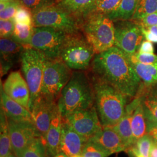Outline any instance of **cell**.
Wrapping results in <instances>:
<instances>
[{
	"label": "cell",
	"instance_id": "1",
	"mask_svg": "<svg viewBox=\"0 0 157 157\" xmlns=\"http://www.w3.org/2000/svg\"><path fill=\"white\" fill-rule=\"evenodd\" d=\"M94 76L111 84L128 97H135L141 81L128 56L118 47L96 54L91 67Z\"/></svg>",
	"mask_w": 157,
	"mask_h": 157
},
{
	"label": "cell",
	"instance_id": "2",
	"mask_svg": "<svg viewBox=\"0 0 157 157\" xmlns=\"http://www.w3.org/2000/svg\"><path fill=\"white\" fill-rule=\"evenodd\" d=\"M94 107L102 128L114 126L123 117L127 105V96L101 79L93 76Z\"/></svg>",
	"mask_w": 157,
	"mask_h": 157
},
{
	"label": "cell",
	"instance_id": "3",
	"mask_svg": "<svg viewBox=\"0 0 157 157\" xmlns=\"http://www.w3.org/2000/svg\"><path fill=\"white\" fill-rule=\"evenodd\" d=\"M83 71H75L62 89L57 101L62 118L94 105V93L91 78Z\"/></svg>",
	"mask_w": 157,
	"mask_h": 157
},
{
	"label": "cell",
	"instance_id": "4",
	"mask_svg": "<svg viewBox=\"0 0 157 157\" xmlns=\"http://www.w3.org/2000/svg\"><path fill=\"white\" fill-rule=\"evenodd\" d=\"M81 30L95 54L108 50L115 44V24L106 15L92 13L81 23Z\"/></svg>",
	"mask_w": 157,
	"mask_h": 157
},
{
	"label": "cell",
	"instance_id": "5",
	"mask_svg": "<svg viewBox=\"0 0 157 157\" xmlns=\"http://www.w3.org/2000/svg\"><path fill=\"white\" fill-rule=\"evenodd\" d=\"M72 69L60 58L45 56L40 96L57 102L62 89L72 75Z\"/></svg>",
	"mask_w": 157,
	"mask_h": 157
},
{
	"label": "cell",
	"instance_id": "6",
	"mask_svg": "<svg viewBox=\"0 0 157 157\" xmlns=\"http://www.w3.org/2000/svg\"><path fill=\"white\" fill-rule=\"evenodd\" d=\"M45 58L42 52L30 47H26L21 56L22 71L30 90V111L40 95Z\"/></svg>",
	"mask_w": 157,
	"mask_h": 157
},
{
	"label": "cell",
	"instance_id": "7",
	"mask_svg": "<svg viewBox=\"0 0 157 157\" xmlns=\"http://www.w3.org/2000/svg\"><path fill=\"white\" fill-rule=\"evenodd\" d=\"M95 54L93 46L78 33L67 36L59 58L72 70L85 71L91 67Z\"/></svg>",
	"mask_w": 157,
	"mask_h": 157
},
{
	"label": "cell",
	"instance_id": "8",
	"mask_svg": "<svg viewBox=\"0 0 157 157\" xmlns=\"http://www.w3.org/2000/svg\"><path fill=\"white\" fill-rule=\"evenodd\" d=\"M34 27H50L67 34L80 33L81 23L75 17L55 4L32 12Z\"/></svg>",
	"mask_w": 157,
	"mask_h": 157
},
{
	"label": "cell",
	"instance_id": "9",
	"mask_svg": "<svg viewBox=\"0 0 157 157\" xmlns=\"http://www.w3.org/2000/svg\"><path fill=\"white\" fill-rule=\"evenodd\" d=\"M69 34L50 27H34L29 47L50 58H59L62 47Z\"/></svg>",
	"mask_w": 157,
	"mask_h": 157
},
{
	"label": "cell",
	"instance_id": "10",
	"mask_svg": "<svg viewBox=\"0 0 157 157\" xmlns=\"http://www.w3.org/2000/svg\"><path fill=\"white\" fill-rule=\"evenodd\" d=\"M114 46L128 56L135 54L144 41L140 25L133 20L115 22Z\"/></svg>",
	"mask_w": 157,
	"mask_h": 157
},
{
	"label": "cell",
	"instance_id": "11",
	"mask_svg": "<svg viewBox=\"0 0 157 157\" xmlns=\"http://www.w3.org/2000/svg\"><path fill=\"white\" fill-rule=\"evenodd\" d=\"M7 119L13 154L17 157H21L32 141L41 136L33 121Z\"/></svg>",
	"mask_w": 157,
	"mask_h": 157
},
{
	"label": "cell",
	"instance_id": "12",
	"mask_svg": "<svg viewBox=\"0 0 157 157\" xmlns=\"http://www.w3.org/2000/svg\"><path fill=\"white\" fill-rule=\"evenodd\" d=\"M63 119L87 140H89L102 129L94 105L88 109L75 111Z\"/></svg>",
	"mask_w": 157,
	"mask_h": 157
},
{
	"label": "cell",
	"instance_id": "13",
	"mask_svg": "<svg viewBox=\"0 0 157 157\" xmlns=\"http://www.w3.org/2000/svg\"><path fill=\"white\" fill-rule=\"evenodd\" d=\"M57 106V102L47 100L40 95L30 111L34 124L44 140Z\"/></svg>",
	"mask_w": 157,
	"mask_h": 157
},
{
	"label": "cell",
	"instance_id": "14",
	"mask_svg": "<svg viewBox=\"0 0 157 157\" xmlns=\"http://www.w3.org/2000/svg\"><path fill=\"white\" fill-rule=\"evenodd\" d=\"M1 87L6 95L29 109L30 90L25 78L18 71L10 73Z\"/></svg>",
	"mask_w": 157,
	"mask_h": 157
},
{
	"label": "cell",
	"instance_id": "15",
	"mask_svg": "<svg viewBox=\"0 0 157 157\" xmlns=\"http://www.w3.org/2000/svg\"><path fill=\"white\" fill-rule=\"evenodd\" d=\"M87 141L63 119L59 152H63L68 157H80Z\"/></svg>",
	"mask_w": 157,
	"mask_h": 157
},
{
	"label": "cell",
	"instance_id": "16",
	"mask_svg": "<svg viewBox=\"0 0 157 157\" xmlns=\"http://www.w3.org/2000/svg\"><path fill=\"white\" fill-rule=\"evenodd\" d=\"M142 102V95L138 93L129 104L126 107L123 117L114 126H109L115 130L121 136L127 151L133 146V140L131 126L132 119L136 108Z\"/></svg>",
	"mask_w": 157,
	"mask_h": 157
},
{
	"label": "cell",
	"instance_id": "17",
	"mask_svg": "<svg viewBox=\"0 0 157 157\" xmlns=\"http://www.w3.org/2000/svg\"><path fill=\"white\" fill-rule=\"evenodd\" d=\"M26 47L19 43L12 38H1V75L6 74L21 59Z\"/></svg>",
	"mask_w": 157,
	"mask_h": 157
},
{
	"label": "cell",
	"instance_id": "18",
	"mask_svg": "<svg viewBox=\"0 0 157 157\" xmlns=\"http://www.w3.org/2000/svg\"><path fill=\"white\" fill-rule=\"evenodd\" d=\"M62 121L63 118L58 105L45 136V144L47 157H54L59 152Z\"/></svg>",
	"mask_w": 157,
	"mask_h": 157
},
{
	"label": "cell",
	"instance_id": "19",
	"mask_svg": "<svg viewBox=\"0 0 157 157\" xmlns=\"http://www.w3.org/2000/svg\"><path fill=\"white\" fill-rule=\"evenodd\" d=\"M89 140L97 143L111 154L126 151L121 136L111 127L102 128Z\"/></svg>",
	"mask_w": 157,
	"mask_h": 157
},
{
	"label": "cell",
	"instance_id": "20",
	"mask_svg": "<svg viewBox=\"0 0 157 157\" xmlns=\"http://www.w3.org/2000/svg\"><path fill=\"white\" fill-rule=\"evenodd\" d=\"M1 108L8 119L13 121H33L31 112L6 94L1 87Z\"/></svg>",
	"mask_w": 157,
	"mask_h": 157
},
{
	"label": "cell",
	"instance_id": "21",
	"mask_svg": "<svg viewBox=\"0 0 157 157\" xmlns=\"http://www.w3.org/2000/svg\"><path fill=\"white\" fill-rule=\"evenodd\" d=\"M97 0H59L56 4L64 11L76 18L81 23L91 14Z\"/></svg>",
	"mask_w": 157,
	"mask_h": 157
},
{
	"label": "cell",
	"instance_id": "22",
	"mask_svg": "<svg viewBox=\"0 0 157 157\" xmlns=\"http://www.w3.org/2000/svg\"><path fill=\"white\" fill-rule=\"evenodd\" d=\"M138 93L142 95V105L147 124H157V90H150L147 93L140 88Z\"/></svg>",
	"mask_w": 157,
	"mask_h": 157
},
{
	"label": "cell",
	"instance_id": "23",
	"mask_svg": "<svg viewBox=\"0 0 157 157\" xmlns=\"http://www.w3.org/2000/svg\"><path fill=\"white\" fill-rule=\"evenodd\" d=\"M130 61L136 72L140 78L141 84L143 83L146 88L157 86V63L144 65L130 60Z\"/></svg>",
	"mask_w": 157,
	"mask_h": 157
},
{
	"label": "cell",
	"instance_id": "24",
	"mask_svg": "<svg viewBox=\"0 0 157 157\" xmlns=\"http://www.w3.org/2000/svg\"><path fill=\"white\" fill-rule=\"evenodd\" d=\"M139 0H121L118 6L107 14L113 22L131 20L136 11Z\"/></svg>",
	"mask_w": 157,
	"mask_h": 157
},
{
	"label": "cell",
	"instance_id": "25",
	"mask_svg": "<svg viewBox=\"0 0 157 157\" xmlns=\"http://www.w3.org/2000/svg\"><path fill=\"white\" fill-rule=\"evenodd\" d=\"M131 126L134 144L139 139L148 134L146 117L142 105V102L136 108L133 113Z\"/></svg>",
	"mask_w": 157,
	"mask_h": 157
},
{
	"label": "cell",
	"instance_id": "26",
	"mask_svg": "<svg viewBox=\"0 0 157 157\" xmlns=\"http://www.w3.org/2000/svg\"><path fill=\"white\" fill-rule=\"evenodd\" d=\"M11 141L8 128V119L1 108L0 116V157L8 156L12 154Z\"/></svg>",
	"mask_w": 157,
	"mask_h": 157
},
{
	"label": "cell",
	"instance_id": "27",
	"mask_svg": "<svg viewBox=\"0 0 157 157\" xmlns=\"http://www.w3.org/2000/svg\"><path fill=\"white\" fill-rule=\"evenodd\" d=\"M33 25L15 23V30L11 38L26 47H29L33 33Z\"/></svg>",
	"mask_w": 157,
	"mask_h": 157
},
{
	"label": "cell",
	"instance_id": "28",
	"mask_svg": "<svg viewBox=\"0 0 157 157\" xmlns=\"http://www.w3.org/2000/svg\"><path fill=\"white\" fill-rule=\"evenodd\" d=\"M155 12H157V0H139L136 11L131 20L138 21Z\"/></svg>",
	"mask_w": 157,
	"mask_h": 157
},
{
	"label": "cell",
	"instance_id": "29",
	"mask_svg": "<svg viewBox=\"0 0 157 157\" xmlns=\"http://www.w3.org/2000/svg\"><path fill=\"white\" fill-rule=\"evenodd\" d=\"M21 157H47L44 139L41 136L36 138L23 152Z\"/></svg>",
	"mask_w": 157,
	"mask_h": 157
},
{
	"label": "cell",
	"instance_id": "30",
	"mask_svg": "<svg viewBox=\"0 0 157 157\" xmlns=\"http://www.w3.org/2000/svg\"><path fill=\"white\" fill-rule=\"evenodd\" d=\"M111 154L97 143L88 140L82 151V157H108Z\"/></svg>",
	"mask_w": 157,
	"mask_h": 157
},
{
	"label": "cell",
	"instance_id": "31",
	"mask_svg": "<svg viewBox=\"0 0 157 157\" xmlns=\"http://www.w3.org/2000/svg\"><path fill=\"white\" fill-rule=\"evenodd\" d=\"M153 142L154 140L148 134H147L137 141L135 144L128 150H131L135 151L143 157H149Z\"/></svg>",
	"mask_w": 157,
	"mask_h": 157
},
{
	"label": "cell",
	"instance_id": "32",
	"mask_svg": "<svg viewBox=\"0 0 157 157\" xmlns=\"http://www.w3.org/2000/svg\"><path fill=\"white\" fill-rule=\"evenodd\" d=\"M121 1V0H97L92 13L107 15L116 8Z\"/></svg>",
	"mask_w": 157,
	"mask_h": 157
},
{
	"label": "cell",
	"instance_id": "33",
	"mask_svg": "<svg viewBox=\"0 0 157 157\" xmlns=\"http://www.w3.org/2000/svg\"><path fill=\"white\" fill-rule=\"evenodd\" d=\"M13 20L17 23L33 25L32 12L22 4L18 8Z\"/></svg>",
	"mask_w": 157,
	"mask_h": 157
},
{
	"label": "cell",
	"instance_id": "34",
	"mask_svg": "<svg viewBox=\"0 0 157 157\" xmlns=\"http://www.w3.org/2000/svg\"><path fill=\"white\" fill-rule=\"evenodd\" d=\"M23 6L27 7L32 12L55 5L56 0H19Z\"/></svg>",
	"mask_w": 157,
	"mask_h": 157
},
{
	"label": "cell",
	"instance_id": "35",
	"mask_svg": "<svg viewBox=\"0 0 157 157\" xmlns=\"http://www.w3.org/2000/svg\"><path fill=\"white\" fill-rule=\"evenodd\" d=\"M132 61L139 62L144 65H152L157 63V55L154 54H140L136 52L132 56H128Z\"/></svg>",
	"mask_w": 157,
	"mask_h": 157
},
{
	"label": "cell",
	"instance_id": "36",
	"mask_svg": "<svg viewBox=\"0 0 157 157\" xmlns=\"http://www.w3.org/2000/svg\"><path fill=\"white\" fill-rule=\"evenodd\" d=\"M15 27L13 19L0 21L1 38H11Z\"/></svg>",
	"mask_w": 157,
	"mask_h": 157
},
{
	"label": "cell",
	"instance_id": "37",
	"mask_svg": "<svg viewBox=\"0 0 157 157\" xmlns=\"http://www.w3.org/2000/svg\"><path fill=\"white\" fill-rule=\"evenodd\" d=\"M21 2L19 0H14L8 6L6 9L0 12V18L2 20L13 19L17 13L18 8L21 6Z\"/></svg>",
	"mask_w": 157,
	"mask_h": 157
},
{
	"label": "cell",
	"instance_id": "38",
	"mask_svg": "<svg viewBox=\"0 0 157 157\" xmlns=\"http://www.w3.org/2000/svg\"><path fill=\"white\" fill-rule=\"evenodd\" d=\"M136 22L144 26H157V12L148 15Z\"/></svg>",
	"mask_w": 157,
	"mask_h": 157
},
{
	"label": "cell",
	"instance_id": "39",
	"mask_svg": "<svg viewBox=\"0 0 157 157\" xmlns=\"http://www.w3.org/2000/svg\"><path fill=\"white\" fill-rule=\"evenodd\" d=\"M140 54H154L153 43L147 40H144L137 51Z\"/></svg>",
	"mask_w": 157,
	"mask_h": 157
},
{
	"label": "cell",
	"instance_id": "40",
	"mask_svg": "<svg viewBox=\"0 0 157 157\" xmlns=\"http://www.w3.org/2000/svg\"><path fill=\"white\" fill-rule=\"evenodd\" d=\"M147 126L148 134L157 144V124H148Z\"/></svg>",
	"mask_w": 157,
	"mask_h": 157
},
{
	"label": "cell",
	"instance_id": "41",
	"mask_svg": "<svg viewBox=\"0 0 157 157\" xmlns=\"http://www.w3.org/2000/svg\"><path fill=\"white\" fill-rule=\"evenodd\" d=\"M149 157H157V144L154 141L150 150Z\"/></svg>",
	"mask_w": 157,
	"mask_h": 157
},
{
	"label": "cell",
	"instance_id": "42",
	"mask_svg": "<svg viewBox=\"0 0 157 157\" xmlns=\"http://www.w3.org/2000/svg\"><path fill=\"white\" fill-rule=\"evenodd\" d=\"M12 1H9V2H1L0 3V12L4 11L6 8L9 6Z\"/></svg>",
	"mask_w": 157,
	"mask_h": 157
},
{
	"label": "cell",
	"instance_id": "43",
	"mask_svg": "<svg viewBox=\"0 0 157 157\" xmlns=\"http://www.w3.org/2000/svg\"><path fill=\"white\" fill-rule=\"evenodd\" d=\"M127 152L131 153L132 155L134 157H143V156H142L140 154H138L137 152H136L135 151H133V150H128Z\"/></svg>",
	"mask_w": 157,
	"mask_h": 157
},
{
	"label": "cell",
	"instance_id": "44",
	"mask_svg": "<svg viewBox=\"0 0 157 157\" xmlns=\"http://www.w3.org/2000/svg\"><path fill=\"white\" fill-rule=\"evenodd\" d=\"M53 157H68L67 155L64 154L62 152H59L58 154H56V155Z\"/></svg>",
	"mask_w": 157,
	"mask_h": 157
},
{
	"label": "cell",
	"instance_id": "45",
	"mask_svg": "<svg viewBox=\"0 0 157 157\" xmlns=\"http://www.w3.org/2000/svg\"><path fill=\"white\" fill-rule=\"evenodd\" d=\"M17 157L14 154H12L11 155H8V156H6V157Z\"/></svg>",
	"mask_w": 157,
	"mask_h": 157
},
{
	"label": "cell",
	"instance_id": "46",
	"mask_svg": "<svg viewBox=\"0 0 157 157\" xmlns=\"http://www.w3.org/2000/svg\"><path fill=\"white\" fill-rule=\"evenodd\" d=\"M1 2H9V1H12L14 0H0Z\"/></svg>",
	"mask_w": 157,
	"mask_h": 157
}]
</instances>
